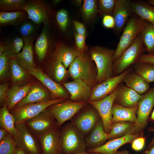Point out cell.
I'll return each mask as SVG.
<instances>
[{"instance_id":"cell-1","label":"cell","mask_w":154,"mask_h":154,"mask_svg":"<svg viewBox=\"0 0 154 154\" xmlns=\"http://www.w3.org/2000/svg\"><path fill=\"white\" fill-rule=\"evenodd\" d=\"M68 68L73 80L80 79L92 88L98 84L97 67L88 50L76 58Z\"/></svg>"},{"instance_id":"cell-2","label":"cell","mask_w":154,"mask_h":154,"mask_svg":"<svg viewBox=\"0 0 154 154\" xmlns=\"http://www.w3.org/2000/svg\"><path fill=\"white\" fill-rule=\"evenodd\" d=\"M147 22L134 13L130 16L115 50L113 57V63L134 42Z\"/></svg>"},{"instance_id":"cell-3","label":"cell","mask_w":154,"mask_h":154,"mask_svg":"<svg viewBox=\"0 0 154 154\" xmlns=\"http://www.w3.org/2000/svg\"><path fill=\"white\" fill-rule=\"evenodd\" d=\"M60 134L62 153L74 154L86 152L84 136L70 122L62 127Z\"/></svg>"},{"instance_id":"cell-4","label":"cell","mask_w":154,"mask_h":154,"mask_svg":"<svg viewBox=\"0 0 154 154\" xmlns=\"http://www.w3.org/2000/svg\"><path fill=\"white\" fill-rule=\"evenodd\" d=\"M114 51L113 49L100 46L92 47L88 50L97 67L98 84L114 76L113 57Z\"/></svg>"},{"instance_id":"cell-5","label":"cell","mask_w":154,"mask_h":154,"mask_svg":"<svg viewBox=\"0 0 154 154\" xmlns=\"http://www.w3.org/2000/svg\"><path fill=\"white\" fill-rule=\"evenodd\" d=\"M143 44L140 34L132 44L113 63V71L114 76L120 75L131 65H134L137 62L143 51Z\"/></svg>"},{"instance_id":"cell-6","label":"cell","mask_w":154,"mask_h":154,"mask_svg":"<svg viewBox=\"0 0 154 154\" xmlns=\"http://www.w3.org/2000/svg\"><path fill=\"white\" fill-rule=\"evenodd\" d=\"M60 98L47 101L15 106L10 112L13 117L15 124L24 123L27 120L38 115L50 106L66 100Z\"/></svg>"},{"instance_id":"cell-7","label":"cell","mask_w":154,"mask_h":154,"mask_svg":"<svg viewBox=\"0 0 154 154\" xmlns=\"http://www.w3.org/2000/svg\"><path fill=\"white\" fill-rule=\"evenodd\" d=\"M100 118L96 109L88 103L71 119L70 123L84 136H87L94 129Z\"/></svg>"},{"instance_id":"cell-8","label":"cell","mask_w":154,"mask_h":154,"mask_svg":"<svg viewBox=\"0 0 154 154\" xmlns=\"http://www.w3.org/2000/svg\"><path fill=\"white\" fill-rule=\"evenodd\" d=\"M87 102H76L71 100L53 104L48 108L52 114L60 128L66 121L71 119Z\"/></svg>"},{"instance_id":"cell-9","label":"cell","mask_w":154,"mask_h":154,"mask_svg":"<svg viewBox=\"0 0 154 154\" xmlns=\"http://www.w3.org/2000/svg\"><path fill=\"white\" fill-rule=\"evenodd\" d=\"M23 9L27 12L28 19L38 25L52 21L51 8L44 1L26 0Z\"/></svg>"},{"instance_id":"cell-10","label":"cell","mask_w":154,"mask_h":154,"mask_svg":"<svg viewBox=\"0 0 154 154\" xmlns=\"http://www.w3.org/2000/svg\"><path fill=\"white\" fill-rule=\"evenodd\" d=\"M24 123L36 136L57 126L55 117L48 108Z\"/></svg>"},{"instance_id":"cell-11","label":"cell","mask_w":154,"mask_h":154,"mask_svg":"<svg viewBox=\"0 0 154 154\" xmlns=\"http://www.w3.org/2000/svg\"><path fill=\"white\" fill-rule=\"evenodd\" d=\"M52 22L44 23L39 36L34 45V50L38 60L42 62L50 52L53 54L57 42L50 29Z\"/></svg>"},{"instance_id":"cell-12","label":"cell","mask_w":154,"mask_h":154,"mask_svg":"<svg viewBox=\"0 0 154 154\" xmlns=\"http://www.w3.org/2000/svg\"><path fill=\"white\" fill-rule=\"evenodd\" d=\"M136 111L137 120L134 123V132L141 131L145 129L147 125L149 115L154 106V90L149 89L142 95L138 104Z\"/></svg>"},{"instance_id":"cell-13","label":"cell","mask_w":154,"mask_h":154,"mask_svg":"<svg viewBox=\"0 0 154 154\" xmlns=\"http://www.w3.org/2000/svg\"><path fill=\"white\" fill-rule=\"evenodd\" d=\"M17 135L15 141L17 145L23 149L27 154H40V144L36 136L25 123L15 124Z\"/></svg>"},{"instance_id":"cell-14","label":"cell","mask_w":154,"mask_h":154,"mask_svg":"<svg viewBox=\"0 0 154 154\" xmlns=\"http://www.w3.org/2000/svg\"><path fill=\"white\" fill-rule=\"evenodd\" d=\"M130 68L120 75L106 79L93 87L88 101L100 100L113 92L122 82L126 75L131 71Z\"/></svg>"},{"instance_id":"cell-15","label":"cell","mask_w":154,"mask_h":154,"mask_svg":"<svg viewBox=\"0 0 154 154\" xmlns=\"http://www.w3.org/2000/svg\"><path fill=\"white\" fill-rule=\"evenodd\" d=\"M117 87L111 93L101 100L96 101H88L97 111L101 119L105 132L109 133L112 123V107L117 90Z\"/></svg>"},{"instance_id":"cell-16","label":"cell","mask_w":154,"mask_h":154,"mask_svg":"<svg viewBox=\"0 0 154 154\" xmlns=\"http://www.w3.org/2000/svg\"><path fill=\"white\" fill-rule=\"evenodd\" d=\"M28 73L36 77L49 90L52 100L60 98L67 99L70 98V95L65 88L54 81L40 69L32 67L27 70Z\"/></svg>"},{"instance_id":"cell-17","label":"cell","mask_w":154,"mask_h":154,"mask_svg":"<svg viewBox=\"0 0 154 154\" xmlns=\"http://www.w3.org/2000/svg\"><path fill=\"white\" fill-rule=\"evenodd\" d=\"M133 13L131 1L116 0L112 15L115 22L113 29L117 35L119 36L123 31L128 19Z\"/></svg>"},{"instance_id":"cell-18","label":"cell","mask_w":154,"mask_h":154,"mask_svg":"<svg viewBox=\"0 0 154 154\" xmlns=\"http://www.w3.org/2000/svg\"><path fill=\"white\" fill-rule=\"evenodd\" d=\"M58 126L36 136L42 151V154H62L60 130Z\"/></svg>"},{"instance_id":"cell-19","label":"cell","mask_w":154,"mask_h":154,"mask_svg":"<svg viewBox=\"0 0 154 154\" xmlns=\"http://www.w3.org/2000/svg\"><path fill=\"white\" fill-rule=\"evenodd\" d=\"M62 84L70 94L71 100L76 102L88 101L92 88L82 79H74Z\"/></svg>"},{"instance_id":"cell-20","label":"cell","mask_w":154,"mask_h":154,"mask_svg":"<svg viewBox=\"0 0 154 154\" xmlns=\"http://www.w3.org/2000/svg\"><path fill=\"white\" fill-rule=\"evenodd\" d=\"M141 133L128 134L122 137L110 139L103 145L94 148L87 149V152L94 154H115L118 149L123 145L130 143L135 139L139 137Z\"/></svg>"},{"instance_id":"cell-21","label":"cell","mask_w":154,"mask_h":154,"mask_svg":"<svg viewBox=\"0 0 154 154\" xmlns=\"http://www.w3.org/2000/svg\"><path fill=\"white\" fill-rule=\"evenodd\" d=\"M84 51L79 50L76 47H70L62 42L58 41L52 58L60 60L67 68L76 58Z\"/></svg>"},{"instance_id":"cell-22","label":"cell","mask_w":154,"mask_h":154,"mask_svg":"<svg viewBox=\"0 0 154 154\" xmlns=\"http://www.w3.org/2000/svg\"><path fill=\"white\" fill-rule=\"evenodd\" d=\"M142 96L126 85L120 84L114 103L124 107L132 108L137 105Z\"/></svg>"},{"instance_id":"cell-23","label":"cell","mask_w":154,"mask_h":154,"mask_svg":"<svg viewBox=\"0 0 154 154\" xmlns=\"http://www.w3.org/2000/svg\"><path fill=\"white\" fill-rule=\"evenodd\" d=\"M109 134L104 129L103 123L100 118L94 129L85 138L87 149L99 147L104 144L108 139Z\"/></svg>"},{"instance_id":"cell-24","label":"cell","mask_w":154,"mask_h":154,"mask_svg":"<svg viewBox=\"0 0 154 154\" xmlns=\"http://www.w3.org/2000/svg\"><path fill=\"white\" fill-rule=\"evenodd\" d=\"M138 105L130 108L124 107L114 103L112 108V122L128 121L135 123L137 120L136 112Z\"/></svg>"},{"instance_id":"cell-25","label":"cell","mask_w":154,"mask_h":154,"mask_svg":"<svg viewBox=\"0 0 154 154\" xmlns=\"http://www.w3.org/2000/svg\"><path fill=\"white\" fill-rule=\"evenodd\" d=\"M33 86L31 83L22 86L15 85L9 90L6 101L9 112L27 95Z\"/></svg>"},{"instance_id":"cell-26","label":"cell","mask_w":154,"mask_h":154,"mask_svg":"<svg viewBox=\"0 0 154 154\" xmlns=\"http://www.w3.org/2000/svg\"><path fill=\"white\" fill-rule=\"evenodd\" d=\"M33 43L24 42L22 51L14 57L19 64L27 71L31 68H37L34 59Z\"/></svg>"},{"instance_id":"cell-27","label":"cell","mask_w":154,"mask_h":154,"mask_svg":"<svg viewBox=\"0 0 154 154\" xmlns=\"http://www.w3.org/2000/svg\"><path fill=\"white\" fill-rule=\"evenodd\" d=\"M51 100H52L51 95L44 89L38 86H33L27 95L15 106H21L29 104L43 102Z\"/></svg>"},{"instance_id":"cell-28","label":"cell","mask_w":154,"mask_h":154,"mask_svg":"<svg viewBox=\"0 0 154 154\" xmlns=\"http://www.w3.org/2000/svg\"><path fill=\"white\" fill-rule=\"evenodd\" d=\"M28 19L27 12L24 10L14 12H0V26L12 25L17 27Z\"/></svg>"},{"instance_id":"cell-29","label":"cell","mask_w":154,"mask_h":154,"mask_svg":"<svg viewBox=\"0 0 154 154\" xmlns=\"http://www.w3.org/2000/svg\"><path fill=\"white\" fill-rule=\"evenodd\" d=\"M127 87L131 88L140 95H142L149 89V83L135 71L129 72L123 81Z\"/></svg>"},{"instance_id":"cell-30","label":"cell","mask_w":154,"mask_h":154,"mask_svg":"<svg viewBox=\"0 0 154 154\" xmlns=\"http://www.w3.org/2000/svg\"><path fill=\"white\" fill-rule=\"evenodd\" d=\"M131 5L133 13L154 26V6L142 0L131 1Z\"/></svg>"},{"instance_id":"cell-31","label":"cell","mask_w":154,"mask_h":154,"mask_svg":"<svg viewBox=\"0 0 154 154\" xmlns=\"http://www.w3.org/2000/svg\"><path fill=\"white\" fill-rule=\"evenodd\" d=\"M38 25L31 20L28 19L17 27V31L24 42H34L38 33Z\"/></svg>"},{"instance_id":"cell-32","label":"cell","mask_w":154,"mask_h":154,"mask_svg":"<svg viewBox=\"0 0 154 154\" xmlns=\"http://www.w3.org/2000/svg\"><path fill=\"white\" fill-rule=\"evenodd\" d=\"M0 128L7 130L15 141L17 135L13 117L8 110L6 102L0 110Z\"/></svg>"},{"instance_id":"cell-33","label":"cell","mask_w":154,"mask_h":154,"mask_svg":"<svg viewBox=\"0 0 154 154\" xmlns=\"http://www.w3.org/2000/svg\"><path fill=\"white\" fill-rule=\"evenodd\" d=\"M134 123L128 121H118L112 123L108 139L122 137L134 133Z\"/></svg>"},{"instance_id":"cell-34","label":"cell","mask_w":154,"mask_h":154,"mask_svg":"<svg viewBox=\"0 0 154 154\" xmlns=\"http://www.w3.org/2000/svg\"><path fill=\"white\" fill-rule=\"evenodd\" d=\"M27 72L18 63L15 57L10 58V77L13 83L19 85L29 78Z\"/></svg>"},{"instance_id":"cell-35","label":"cell","mask_w":154,"mask_h":154,"mask_svg":"<svg viewBox=\"0 0 154 154\" xmlns=\"http://www.w3.org/2000/svg\"><path fill=\"white\" fill-rule=\"evenodd\" d=\"M49 63L50 72L56 82H63L70 77L68 70L59 60L52 58Z\"/></svg>"},{"instance_id":"cell-36","label":"cell","mask_w":154,"mask_h":154,"mask_svg":"<svg viewBox=\"0 0 154 154\" xmlns=\"http://www.w3.org/2000/svg\"><path fill=\"white\" fill-rule=\"evenodd\" d=\"M3 42L5 48V52L10 58L14 57L20 52L24 44L20 36L15 35L7 38Z\"/></svg>"},{"instance_id":"cell-37","label":"cell","mask_w":154,"mask_h":154,"mask_svg":"<svg viewBox=\"0 0 154 154\" xmlns=\"http://www.w3.org/2000/svg\"><path fill=\"white\" fill-rule=\"evenodd\" d=\"M140 35L148 54H154V26L147 22Z\"/></svg>"},{"instance_id":"cell-38","label":"cell","mask_w":154,"mask_h":154,"mask_svg":"<svg viewBox=\"0 0 154 154\" xmlns=\"http://www.w3.org/2000/svg\"><path fill=\"white\" fill-rule=\"evenodd\" d=\"M134 66L135 73L147 82H154V64L145 62H137Z\"/></svg>"},{"instance_id":"cell-39","label":"cell","mask_w":154,"mask_h":154,"mask_svg":"<svg viewBox=\"0 0 154 154\" xmlns=\"http://www.w3.org/2000/svg\"><path fill=\"white\" fill-rule=\"evenodd\" d=\"M98 1L96 0H84L83 1L82 13L86 21L90 20L98 13Z\"/></svg>"},{"instance_id":"cell-40","label":"cell","mask_w":154,"mask_h":154,"mask_svg":"<svg viewBox=\"0 0 154 154\" xmlns=\"http://www.w3.org/2000/svg\"><path fill=\"white\" fill-rule=\"evenodd\" d=\"M25 0H0V11L14 12L23 10Z\"/></svg>"},{"instance_id":"cell-41","label":"cell","mask_w":154,"mask_h":154,"mask_svg":"<svg viewBox=\"0 0 154 154\" xmlns=\"http://www.w3.org/2000/svg\"><path fill=\"white\" fill-rule=\"evenodd\" d=\"M0 142V154H15L17 145L9 133Z\"/></svg>"},{"instance_id":"cell-42","label":"cell","mask_w":154,"mask_h":154,"mask_svg":"<svg viewBox=\"0 0 154 154\" xmlns=\"http://www.w3.org/2000/svg\"><path fill=\"white\" fill-rule=\"evenodd\" d=\"M55 19L60 31L62 33L65 32L69 23V16L67 11L64 9L59 10L56 13Z\"/></svg>"},{"instance_id":"cell-43","label":"cell","mask_w":154,"mask_h":154,"mask_svg":"<svg viewBox=\"0 0 154 154\" xmlns=\"http://www.w3.org/2000/svg\"><path fill=\"white\" fill-rule=\"evenodd\" d=\"M116 0H99L98 13L100 16L112 15Z\"/></svg>"},{"instance_id":"cell-44","label":"cell","mask_w":154,"mask_h":154,"mask_svg":"<svg viewBox=\"0 0 154 154\" xmlns=\"http://www.w3.org/2000/svg\"><path fill=\"white\" fill-rule=\"evenodd\" d=\"M10 58L5 52L0 56V78L1 80L10 77Z\"/></svg>"},{"instance_id":"cell-45","label":"cell","mask_w":154,"mask_h":154,"mask_svg":"<svg viewBox=\"0 0 154 154\" xmlns=\"http://www.w3.org/2000/svg\"><path fill=\"white\" fill-rule=\"evenodd\" d=\"M76 48L82 51L88 50L86 44V36L80 35L76 32L74 33Z\"/></svg>"},{"instance_id":"cell-46","label":"cell","mask_w":154,"mask_h":154,"mask_svg":"<svg viewBox=\"0 0 154 154\" xmlns=\"http://www.w3.org/2000/svg\"><path fill=\"white\" fill-rule=\"evenodd\" d=\"M9 90L7 84L4 83L0 85V102L1 106L4 105Z\"/></svg>"},{"instance_id":"cell-47","label":"cell","mask_w":154,"mask_h":154,"mask_svg":"<svg viewBox=\"0 0 154 154\" xmlns=\"http://www.w3.org/2000/svg\"><path fill=\"white\" fill-rule=\"evenodd\" d=\"M145 137H139L133 141L132 142L131 147L134 150L139 151L143 148L145 144Z\"/></svg>"},{"instance_id":"cell-48","label":"cell","mask_w":154,"mask_h":154,"mask_svg":"<svg viewBox=\"0 0 154 154\" xmlns=\"http://www.w3.org/2000/svg\"><path fill=\"white\" fill-rule=\"evenodd\" d=\"M102 24L106 28L114 29L115 25L114 19L112 15H106L103 17Z\"/></svg>"},{"instance_id":"cell-49","label":"cell","mask_w":154,"mask_h":154,"mask_svg":"<svg viewBox=\"0 0 154 154\" xmlns=\"http://www.w3.org/2000/svg\"><path fill=\"white\" fill-rule=\"evenodd\" d=\"M72 22L76 31V33L80 35L86 36V30L84 25L82 23L77 21L73 20Z\"/></svg>"},{"instance_id":"cell-50","label":"cell","mask_w":154,"mask_h":154,"mask_svg":"<svg viewBox=\"0 0 154 154\" xmlns=\"http://www.w3.org/2000/svg\"><path fill=\"white\" fill-rule=\"evenodd\" d=\"M137 62H145L154 64V54L141 53Z\"/></svg>"},{"instance_id":"cell-51","label":"cell","mask_w":154,"mask_h":154,"mask_svg":"<svg viewBox=\"0 0 154 154\" xmlns=\"http://www.w3.org/2000/svg\"><path fill=\"white\" fill-rule=\"evenodd\" d=\"M8 131L3 128L0 129V141L8 133Z\"/></svg>"},{"instance_id":"cell-52","label":"cell","mask_w":154,"mask_h":154,"mask_svg":"<svg viewBox=\"0 0 154 154\" xmlns=\"http://www.w3.org/2000/svg\"><path fill=\"white\" fill-rule=\"evenodd\" d=\"M15 154H27L21 148L17 145Z\"/></svg>"},{"instance_id":"cell-53","label":"cell","mask_w":154,"mask_h":154,"mask_svg":"<svg viewBox=\"0 0 154 154\" xmlns=\"http://www.w3.org/2000/svg\"><path fill=\"white\" fill-rule=\"evenodd\" d=\"M144 154H154V143L145 151Z\"/></svg>"},{"instance_id":"cell-54","label":"cell","mask_w":154,"mask_h":154,"mask_svg":"<svg viewBox=\"0 0 154 154\" xmlns=\"http://www.w3.org/2000/svg\"><path fill=\"white\" fill-rule=\"evenodd\" d=\"M5 48L4 42H1L0 43V56L5 52Z\"/></svg>"},{"instance_id":"cell-55","label":"cell","mask_w":154,"mask_h":154,"mask_svg":"<svg viewBox=\"0 0 154 154\" xmlns=\"http://www.w3.org/2000/svg\"><path fill=\"white\" fill-rule=\"evenodd\" d=\"M148 130L151 132H152L154 134V127H150L148 129ZM154 143V135L149 145V148H150Z\"/></svg>"},{"instance_id":"cell-56","label":"cell","mask_w":154,"mask_h":154,"mask_svg":"<svg viewBox=\"0 0 154 154\" xmlns=\"http://www.w3.org/2000/svg\"><path fill=\"white\" fill-rule=\"evenodd\" d=\"M115 154H131L129 152L126 150H122L117 151Z\"/></svg>"},{"instance_id":"cell-57","label":"cell","mask_w":154,"mask_h":154,"mask_svg":"<svg viewBox=\"0 0 154 154\" xmlns=\"http://www.w3.org/2000/svg\"><path fill=\"white\" fill-rule=\"evenodd\" d=\"M145 1L148 4L154 6V0H147Z\"/></svg>"},{"instance_id":"cell-58","label":"cell","mask_w":154,"mask_h":154,"mask_svg":"<svg viewBox=\"0 0 154 154\" xmlns=\"http://www.w3.org/2000/svg\"><path fill=\"white\" fill-rule=\"evenodd\" d=\"M52 1L53 4L56 5L58 4L61 1L59 0H52Z\"/></svg>"},{"instance_id":"cell-59","label":"cell","mask_w":154,"mask_h":154,"mask_svg":"<svg viewBox=\"0 0 154 154\" xmlns=\"http://www.w3.org/2000/svg\"><path fill=\"white\" fill-rule=\"evenodd\" d=\"M151 119L153 121H154V109L151 114Z\"/></svg>"},{"instance_id":"cell-60","label":"cell","mask_w":154,"mask_h":154,"mask_svg":"<svg viewBox=\"0 0 154 154\" xmlns=\"http://www.w3.org/2000/svg\"><path fill=\"white\" fill-rule=\"evenodd\" d=\"M76 3L78 5H80L82 4V0H76L75 1Z\"/></svg>"},{"instance_id":"cell-61","label":"cell","mask_w":154,"mask_h":154,"mask_svg":"<svg viewBox=\"0 0 154 154\" xmlns=\"http://www.w3.org/2000/svg\"><path fill=\"white\" fill-rule=\"evenodd\" d=\"M74 154H94L92 153H88L87 152H83V153H77Z\"/></svg>"},{"instance_id":"cell-62","label":"cell","mask_w":154,"mask_h":154,"mask_svg":"<svg viewBox=\"0 0 154 154\" xmlns=\"http://www.w3.org/2000/svg\"><path fill=\"white\" fill-rule=\"evenodd\" d=\"M94 154H102L100 153H95Z\"/></svg>"},{"instance_id":"cell-63","label":"cell","mask_w":154,"mask_h":154,"mask_svg":"<svg viewBox=\"0 0 154 154\" xmlns=\"http://www.w3.org/2000/svg\"><path fill=\"white\" fill-rule=\"evenodd\" d=\"M153 88V90H154V88Z\"/></svg>"}]
</instances>
